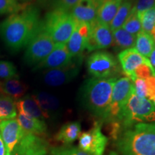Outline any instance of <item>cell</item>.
Wrapping results in <instances>:
<instances>
[{
	"label": "cell",
	"instance_id": "7",
	"mask_svg": "<svg viewBox=\"0 0 155 155\" xmlns=\"http://www.w3.org/2000/svg\"><path fill=\"white\" fill-rule=\"evenodd\" d=\"M88 74L96 78H116L120 72L119 64L113 54L105 50L94 52L86 61Z\"/></svg>",
	"mask_w": 155,
	"mask_h": 155
},
{
	"label": "cell",
	"instance_id": "32",
	"mask_svg": "<svg viewBox=\"0 0 155 155\" xmlns=\"http://www.w3.org/2000/svg\"><path fill=\"white\" fill-rule=\"evenodd\" d=\"M25 7L17 2V0H0V15L13 14L22 10Z\"/></svg>",
	"mask_w": 155,
	"mask_h": 155
},
{
	"label": "cell",
	"instance_id": "24",
	"mask_svg": "<svg viewBox=\"0 0 155 155\" xmlns=\"http://www.w3.org/2000/svg\"><path fill=\"white\" fill-rule=\"evenodd\" d=\"M135 47L141 55L149 58L155 48V41L150 35L141 30L136 36Z\"/></svg>",
	"mask_w": 155,
	"mask_h": 155
},
{
	"label": "cell",
	"instance_id": "19",
	"mask_svg": "<svg viewBox=\"0 0 155 155\" xmlns=\"http://www.w3.org/2000/svg\"><path fill=\"white\" fill-rule=\"evenodd\" d=\"M28 90V86L18 77L7 79L0 83V92L14 100L20 99Z\"/></svg>",
	"mask_w": 155,
	"mask_h": 155
},
{
	"label": "cell",
	"instance_id": "41",
	"mask_svg": "<svg viewBox=\"0 0 155 155\" xmlns=\"http://www.w3.org/2000/svg\"><path fill=\"white\" fill-rule=\"evenodd\" d=\"M108 155H119V154H118L117 153H116L115 152H113V151H112V152H110L109 154Z\"/></svg>",
	"mask_w": 155,
	"mask_h": 155
},
{
	"label": "cell",
	"instance_id": "5",
	"mask_svg": "<svg viewBox=\"0 0 155 155\" xmlns=\"http://www.w3.org/2000/svg\"><path fill=\"white\" fill-rule=\"evenodd\" d=\"M42 24L51 36L55 45L66 44L76 27V21L70 12L52 10L48 12Z\"/></svg>",
	"mask_w": 155,
	"mask_h": 155
},
{
	"label": "cell",
	"instance_id": "6",
	"mask_svg": "<svg viewBox=\"0 0 155 155\" xmlns=\"http://www.w3.org/2000/svg\"><path fill=\"white\" fill-rule=\"evenodd\" d=\"M55 42L49 33L40 24L38 32L31 39L24 55V61L30 66H36L53 51Z\"/></svg>",
	"mask_w": 155,
	"mask_h": 155
},
{
	"label": "cell",
	"instance_id": "29",
	"mask_svg": "<svg viewBox=\"0 0 155 155\" xmlns=\"http://www.w3.org/2000/svg\"><path fill=\"white\" fill-rule=\"evenodd\" d=\"M44 7L52 10H61L70 12L80 0H39Z\"/></svg>",
	"mask_w": 155,
	"mask_h": 155
},
{
	"label": "cell",
	"instance_id": "23",
	"mask_svg": "<svg viewBox=\"0 0 155 155\" xmlns=\"http://www.w3.org/2000/svg\"><path fill=\"white\" fill-rule=\"evenodd\" d=\"M113 43L116 50H124L134 48L136 42V35L129 33L123 28L113 31Z\"/></svg>",
	"mask_w": 155,
	"mask_h": 155
},
{
	"label": "cell",
	"instance_id": "4",
	"mask_svg": "<svg viewBox=\"0 0 155 155\" xmlns=\"http://www.w3.org/2000/svg\"><path fill=\"white\" fill-rule=\"evenodd\" d=\"M117 121L121 124L123 130L139 123H155V106L147 98L133 94Z\"/></svg>",
	"mask_w": 155,
	"mask_h": 155
},
{
	"label": "cell",
	"instance_id": "1",
	"mask_svg": "<svg viewBox=\"0 0 155 155\" xmlns=\"http://www.w3.org/2000/svg\"><path fill=\"white\" fill-rule=\"evenodd\" d=\"M41 21L38 8L26 6L0 23V37L9 50L19 51L36 34Z\"/></svg>",
	"mask_w": 155,
	"mask_h": 155
},
{
	"label": "cell",
	"instance_id": "42",
	"mask_svg": "<svg viewBox=\"0 0 155 155\" xmlns=\"http://www.w3.org/2000/svg\"><path fill=\"white\" fill-rule=\"evenodd\" d=\"M125 1H130V2H134L135 0H125Z\"/></svg>",
	"mask_w": 155,
	"mask_h": 155
},
{
	"label": "cell",
	"instance_id": "2",
	"mask_svg": "<svg viewBox=\"0 0 155 155\" xmlns=\"http://www.w3.org/2000/svg\"><path fill=\"white\" fill-rule=\"evenodd\" d=\"M117 78H91L83 83L81 98L83 107L100 121H107L112 91Z\"/></svg>",
	"mask_w": 155,
	"mask_h": 155
},
{
	"label": "cell",
	"instance_id": "34",
	"mask_svg": "<svg viewBox=\"0 0 155 155\" xmlns=\"http://www.w3.org/2000/svg\"><path fill=\"white\" fill-rule=\"evenodd\" d=\"M137 78L147 79L151 76H155V69L152 64H142L134 71Z\"/></svg>",
	"mask_w": 155,
	"mask_h": 155
},
{
	"label": "cell",
	"instance_id": "35",
	"mask_svg": "<svg viewBox=\"0 0 155 155\" xmlns=\"http://www.w3.org/2000/svg\"><path fill=\"white\" fill-rule=\"evenodd\" d=\"M155 7V0H135L131 9L139 16L141 13Z\"/></svg>",
	"mask_w": 155,
	"mask_h": 155
},
{
	"label": "cell",
	"instance_id": "38",
	"mask_svg": "<svg viewBox=\"0 0 155 155\" xmlns=\"http://www.w3.org/2000/svg\"><path fill=\"white\" fill-rule=\"evenodd\" d=\"M0 155H6V148L0 134Z\"/></svg>",
	"mask_w": 155,
	"mask_h": 155
},
{
	"label": "cell",
	"instance_id": "12",
	"mask_svg": "<svg viewBox=\"0 0 155 155\" xmlns=\"http://www.w3.org/2000/svg\"><path fill=\"white\" fill-rule=\"evenodd\" d=\"M48 144L39 136L25 133L11 155H46Z\"/></svg>",
	"mask_w": 155,
	"mask_h": 155
},
{
	"label": "cell",
	"instance_id": "44",
	"mask_svg": "<svg viewBox=\"0 0 155 155\" xmlns=\"http://www.w3.org/2000/svg\"><path fill=\"white\" fill-rule=\"evenodd\" d=\"M23 1H27V0H23Z\"/></svg>",
	"mask_w": 155,
	"mask_h": 155
},
{
	"label": "cell",
	"instance_id": "18",
	"mask_svg": "<svg viewBox=\"0 0 155 155\" xmlns=\"http://www.w3.org/2000/svg\"><path fill=\"white\" fill-rule=\"evenodd\" d=\"M81 133V125L79 121H71L62 127L55 139L65 145H70L78 138Z\"/></svg>",
	"mask_w": 155,
	"mask_h": 155
},
{
	"label": "cell",
	"instance_id": "10",
	"mask_svg": "<svg viewBox=\"0 0 155 155\" xmlns=\"http://www.w3.org/2000/svg\"><path fill=\"white\" fill-rule=\"evenodd\" d=\"M113 32L109 25L101 22L98 19L90 23V35L86 49L89 52L106 49L112 45Z\"/></svg>",
	"mask_w": 155,
	"mask_h": 155
},
{
	"label": "cell",
	"instance_id": "8",
	"mask_svg": "<svg viewBox=\"0 0 155 155\" xmlns=\"http://www.w3.org/2000/svg\"><path fill=\"white\" fill-rule=\"evenodd\" d=\"M133 94H134V83L130 78L126 76L116 80L112 91L109 115L106 122L117 121Z\"/></svg>",
	"mask_w": 155,
	"mask_h": 155
},
{
	"label": "cell",
	"instance_id": "27",
	"mask_svg": "<svg viewBox=\"0 0 155 155\" xmlns=\"http://www.w3.org/2000/svg\"><path fill=\"white\" fill-rule=\"evenodd\" d=\"M133 2L130 1H125L124 0L121 6L118 9L117 12L112 19L111 23L109 24V27L112 32L117 29L121 28L124 23L125 22L126 19L129 16L131 8H132Z\"/></svg>",
	"mask_w": 155,
	"mask_h": 155
},
{
	"label": "cell",
	"instance_id": "9",
	"mask_svg": "<svg viewBox=\"0 0 155 155\" xmlns=\"http://www.w3.org/2000/svg\"><path fill=\"white\" fill-rule=\"evenodd\" d=\"M101 126V121H95L91 129L81 133L78 137V147L81 150L91 155L104 154L108 138L103 134Z\"/></svg>",
	"mask_w": 155,
	"mask_h": 155
},
{
	"label": "cell",
	"instance_id": "37",
	"mask_svg": "<svg viewBox=\"0 0 155 155\" xmlns=\"http://www.w3.org/2000/svg\"><path fill=\"white\" fill-rule=\"evenodd\" d=\"M147 84V98L153 101L155 98V76H151L145 79Z\"/></svg>",
	"mask_w": 155,
	"mask_h": 155
},
{
	"label": "cell",
	"instance_id": "22",
	"mask_svg": "<svg viewBox=\"0 0 155 155\" xmlns=\"http://www.w3.org/2000/svg\"><path fill=\"white\" fill-rule=\"evenodd\" d=\"M88 39V38L83 35L76 28H75L72 35L66 43L68 50L73 59L82 58L83 51L86 49Z\"/></svg>",
	"mask_w": 155,
	"mask_h": 155
},
{
	"label": "cell",
	"instance_id": "36",
	"mask_svg": "<svg viewBox=\"0 0 155 155\" xmlns=\"http://www.w3.org/2000/svg\"><path fill=\"white\" fill-rule=\"evenodd\" d=\"M134 94L140 98H146L147 95V89L146 81L144 79L137 78L134 81Z\"/></svg>",
	"mask_w": 155,
	"mask_h": 155
},
{
	"label": "cell",
	"instance_id": "28",
	"mask_svg": "<svg viewBox=\"0 0 155 155\" xmlns=\"http://www.w3.org/2000/svg\"><path fill=\"white\" fill-rule=\"evenodd\" d=\"M139 17L141 30L150 35L155 41V7L142 12Z\"/></svg>",
	"mask_w": 155,
	"mask_h": 155
},
{
	"label": "cell",
	"instance_id": "30",
	"mask_svg": "<svg viewBox=\"0 0 155 155\" xmlns=\"http://www.w3.org/2000/svg\"><path fill=\"white\" fill-rule=\"evenodd\" d=\"M122 28L129 33L137 35L139 31L141 30V25L140 19L137 13L131 9L129 16L126 19L125 22L122 25Z\"/></svg>",
	"mask_w": 155,
	"mask_h": 155
},
{
	"label": "cell",
	"instance_id": "13",
	"mask_svg": "<svg viewBox=\"0 0 155 155\" xmlns=\"http://www.w3.org/2000/svg\"><path fill=\"white\" fill-rule=\"evenodd\" d=\"M25 131L17 119H8L0 121V134L6 148V155H11L15 146L25 135Z\"/></svg>",
	"mask_w": 155,
	"mask_h": 155
},
{
	"label": "cell",
	"instance_id": "33",
	"mask_svg": "<svg viewBox=\"0 0 155 155\" xmlns=\"http://www.w3.org/2000/svg\"><path fill=\"white\" fill-rule=\"evenodd\" d=\"M18 77L15 65L12 62L0 61V78L4 80Z\"/></svg>",
	"mask_w": 155,
	"mask_h": 155
},
{
	"label": "cell",
	"instance_id": "39",
	"mask_svg": "<svg viewBox=\"0 0 155 155\" xmlns=\"http://www.w3.org/2000/svg\"><path fill=\"white\" fill-rule=\"evenodd\" d=\"M150 58V63H151V64H152V67L154 68H155V48H154V49L153 50L152 53H151Z\"/></svg>",
	"mask_w": 155,
	"mask_h": 155
},
{
	"label": "cell",
	"instance_id": "31",
	"mask_svg": "<svg viewBox=\"0 0 155 155\" xmlns=\"http://www.w3.org/2000/svg\"><path fill=\"white\" fill-rule=\"evenodd\" d=\"M50 153L52 155H91L81 150L79 147L70 145L53 147Z\"/></svg>",
	"mask_w": 155,
	"mask_h": 155
},
{
	"label": "cell",
	"instance_id": "21",
	"mask_svg": "<svg viewBox=\"0 0 155 155\" xmlns=\"http://www.w3.org/2000/svg\"><path fill=\"white\" fill-rule=\"evenodd\" d=\"M17 121L25 133L42 136L47 131V125L44 120L35 119L24 114H19Z\"/></svg>",
	"mask_w": 155,
	"mask_h": 155
},
{
	"label": "cell",
	"instance_id": "16",
	"mask_svg": "<svg viewBox=\"0 0 155 155\" xmlns=\"http://www.w3.org/2000/svg\"><path fill=\"white\" fill-rule=\"evenodd\" d=\"M98 7L92 0H80L70 13L76 22L91 23L96 19Z\"/></svg>",
	"mask_w": 155,
	"mask_h": 155
},
{
	"label": "cell",
	"instance_id": "26",
	"mask_svg": "<svg viewBox=\"0 0 155 155\" xmlns=\"http://www.w3.org/2000/svg\"><path fill=\"white\" fill-rule=\"evenodd\" d=\"M17 108L13 98L0 92V121L15 119Z\"/></svg>",
	"mask_w": 155,
	"mask_h": 155
},
{
	"label": "cell",
	"instance_id": "3",
	"mask_svg": "<svg viewBox=\"0 0 155 155\" xmlns=\"http://www.w3.org/2000/svg\"><path fill=\"white\" fill-rule=\"evenodd\" d=\"M116 140L122 155H155V123H139L126 129Z\"/></svg>",
	"mask_w": 155,
	"mask_h": 155
},
{
	"label": "cell",
	"instance_id": "11",
	"mask_svg": "<svg viewBox=\"0 0 155 155\" xmlns=\"http://www.w3.org/2000/svg\"><path fill=\"white\" fill-rule=\"evenodd\" d=\"M70 65L63 68L50 69L44 73V81L48 86H59L71 82L78 75L82 58H74Z\"/></svg>",
	"mask_w": 155,
	"mask_h": 155
},
{
	"label": "cell",
	"instance_id": "15",
	"mask_svg": "<svg viewBox=\"0 0 155 155\" xmlns=\"http://www.w3.org/2000/svg\"><path fill=\"white\" fill-rule=\"evenodd\" d=\"M73 58L68 50L66 44L55 45L53 51L40 63L34 70L55 69L67 66L72 63Z\"/></svg>",
	"mask_w": 155,
	"mask_h": 155
},
{
	"label": "cell",
	"instance_id": "40",
	"mask_svg": "<svg viewBox=\"0 0 155 155\" xmlns=\"http://www.w3.org/2000/svg\"><path fill=\"white\" fill-rule=\"evenodd\" d=\"M93 2H95L96 4H97V5H99V4L101 3V2L102 1V0H92Z\"/></svg>",
	"mask_w": 155,
	"mask_h": 155
},
{
	"label": "cell",
	"instance_id": "25",
	"mask_svg": "<svg viewBox=\"0 0 155 155\" xmlns=\"http://www.w3.org/2000/svg\"><path fill=\"white\" fill-rule=\"evenodd\" d=\"M37 102L42 110L49 116L50 112L56 111L60 106V101L57 97L46 92H39L34 95Z\"/></svg>",
	"mask_w": 155,
	"mask_h": 155
},
{
	"label": "cell",
	"instance_id": "20",
	"mask_svg": "<svg viewBox=\"0 0 155 155\" xmlns=\"http://www.w3.org/2000/svg\"><path fill=\"white\" fill-rule=\"evenodd\" d=\"M124 0H102L98 5L96 18L109 25Z\"/></svg>",
	"mask_w": 155,
	"mask_h": 155
},
{
	"label": "cell",
	"instance_id": "14",
	"mask_svg": "<svg viewBox=\"0 0 155 155\" xmlns=\"http://www.w3.org/2000/svg\"><path fill=\"white\" fill-rule=\"evenodd\" d=\"M118 61L127 77L134 81L137 77L134 71L142 64H151L150 60L141 55L135 48L122 50L118 55Z\"/></svg>",
	"mask_w": 155,
	"mask_h": 155
},
{
	"label": "cell",
	"instance_id": "43",
	"mask_svg": "<svg viewBox=\"0 0 155 155\" xmlns=\"http://www.w3.org/2000/svg\"><path fill=\"white\" fill-rule=\"evenodd\" d=\"M152 103H153V104H154V105L155 106V98L154 99V101H152Z\"/></svg>",
	"mask_w": 155,
	"mask_h": 155
},
{
	"label": "cell",
	"instance_id": "17",
	"mask_svg": "<svg viewBox=\"0 0 155 155\" xmlns=\"http://www.w3.org/2000/svg\"><path fill=\"white\" fill-rule=\"evenodd\" d=\"M19 114L41 120L48 119L49 116L42 111L34 96L27 95L15 102Z\"/></svg>",
	"mask_w": 155,
	"mask_h": 155
}]
</instances>
